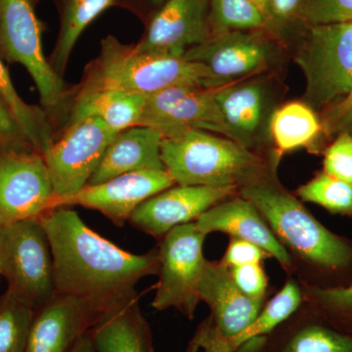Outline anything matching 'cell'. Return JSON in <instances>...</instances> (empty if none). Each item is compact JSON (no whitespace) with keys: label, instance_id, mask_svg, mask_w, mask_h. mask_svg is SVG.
Returning <instances> with one entry per match:
<instances>
[{"label":"cell","instance_id":"cell-1","mask_svg":"<svg viewBox=\"0 0 352 352\" xmlns=\"http://www.w3.org/2000/svg\"><path fill=\"white\" fill-rule=\"evenodd\" d=\"M38 219L52 250L56 293L82 298L105 311L136 293L141 279L159 272L157 247L144 254L124 251L68 207L52 208Z\"/></svg>","mask_w":352,"mask_h":352},{"label":"cell","instance_id":"cell-2","mask_svg":"<svg viewBox=\"0 0 352 352\" xmlns=\"http://www.w3.org/2000/svg\"><path fill=\"white\" fill-rule=\"evenodd\" d=\"M278 166L238 189L258 208L288 252L293 277L307 286H346L352 271V242L326 228L278 179Z\"/></svg>","mask_w":352,"mask_h":352},{"label":"cell","instance_id":"cell-3","mask_svg":"<svg viewBox=\"0 0 352 352\" xmlns=\"http://www.w3.org/2000/svg\"><path fill=\"white\" fill-rule=\"evenodd\" d=\"M161 154L164 170L176 185L238 189L278 166L281 160L261 156L231 139L197 129L164 136Z\"/></svg>","mask_w":352,"mask_h":352},{"label":"cell","instance_id":"cell-4","mask_svg":"<svg viewBox=\"0 0 352 352\" xmlns=\"http://www.w3.org/2000/svg\"><path fill=\"white\" fill-rule=\"evenodd\" d=\"M177 85L219 87L204 65L184 57L141 52L113 36L102 39L100 53L87 68L78 92L120 89L151 95Z\"/></svg>","mask_w":352,"mask_h":352},{"label":"cell","instance_id":"cell-5","mask_svg":"<svg viewBox=\"0 0 352 352\" xmlns=\"http://www.w3.org/2000/svg\"><path fill=\"white\" fill-rule=\"evenodd\" d=\"M0 274L7 289L34 310L56 294L52 250L38 219L0 226Z\"/></svg>","mask_w":352,"mask_h":352},{"label":"cell","instance_id":"cell-6","mask_svg":"<svg viewBox=\"0 0 352 352\" xmlns=\"http://www.w3.org/2000/svg\"><path fill=\"white\" fill-rule=\"evenodd\" d=\"M296 63L307 82V105L320 111L342 100L352 82V22L309 25Z\"/></svg>","mask_w":352,"mask_h":352},{"label":"cell","instance_id":"cell-7","mask_svg":"<svg viewBox=\"0 0 352 352\" xmlns=\"http://www.w3.org/2000/svg\"><path fill=\"white\" fill-rule=\"evenodd\" d=\"M32 0H0V57L22 65L38 90L41 106L51 120L66 103L63 78L44 56L41 25Z\"/></svg>","mask_w":352,"mask_h":352},{"label":"cell","instance_id":"cell-8","mask_svg":"<svg viewBox=\"0 0 352 352\" xmlns=\"http://www.w3.org/2000/svg\"><path fill=\"white\" fill-rule=\"evenodd\" d=\"M207 236L192 222L160 238L159 281L152 302L155 309L175 308L190 320L194 318L201 302L199 285L207 261L203 251Z\"/></svg>","mask_w":352,"mask_h":352},{"label":"cell","instance_id":"cell-9","mask_svg":"<svg viewBox=\"0 0 352 352\" xmlns=\"http://www.w3.org/2000/svg\"><path fill=\"white\" fill-rule=\"evenodd\" d=\"M199 296L210 309L191 342L201 352H217L256 320L265 303L243 295L221 261H206Z\"/></svg>","mask_w":352,"mask_h":352},{"label":"cell","instance_id":"cell-10","mask_svg":"<svg viewBox=\"0 0 352 352\" xmlns=\"http://www.w3.org/2000/svg\"><path fill=\"white\" fill-rule=\"evenodd\" d=\"M116 134L97 118H85L67 124L61 138L43 156L54 198L73 195L87 184Z\"/></svg>","mask_w":352,"mask_h":352},{"label":"cell","instance_id":"cell-11","mask_svg":"<svg viewBox=\"0 0 352 352\" xmlns=\"http://www.w3.org/2000/svg\"><path fill=\"white\" fill-rule=\"evenodd\" d=\"M270 78L252 76L214 88V99L226 124L227 138L245 149L265 157L271 143L270 120L275 112L274 91Z\"/></svg>","mask_w":352,"mask_h":352},{"label":"cell","instance_id":"cell-12","mask_svg":"<svg viewBox=\"0 0 352 352\" xmlns=\"http://www.w3.org/2000/svg\"><path fill=\"white\" fill-rule=\"evenodd\" d=\"M54 197L50 170L41 153L0 152V226L38 219L51 210Z\"/></svg>","mask_w":352,"mask_h":352},{"label":"cell","instance_id":"cell-13","mask_svg":"<svg viewBox=\"0 0 352 352\" xmlns=\"http://www.w3.org/2000/svg\"><path fill=\"white\" fill-rule=\"evenodd\" d=\"M263 32L233 31L210 36L185 52V59L207 67L219 87L261 75L277 56V48Z\"/></svg>","mask_w":352,"mask_h":352},{"label":"cell","instance_id":"cell-14","mask_svg":"<svg viewBox=\"0 0 352 352\" xmlns=\"http://www.w3.org/2000/svg\"><path fill=\"white\" fill-rule=\"evenodd\" d=\"M173 185L175 182L164 170L133 171L98 184H87L73 195L54 198L51 210L80 206L98 210L122 227L143 201Z\"/></svg>","mask_w":352,"mask_h":352},{"label":"cell","instance_id":"cell-15","mask_svg":"<svg viewBox=\"0 0 352 352\" xmlns=\"http://www.w3.org/2000/svg\"><path fill=\"white\" fill-rule=\"evenodd\" d=\"M140 126L156 129L164 136L197 129L227 138L214 88L177 85L148 96Z\"/></svg>","mask_w":352,"mask_h":352},{"label":"cell","instance_id":"cell-16","mask_svg":"<svg viewBox=\"0 0 352 352\" xmlns=\"http://www.w3.org/2000/svg\"><path fill=\"white\" fill-rule=\"evenodd\" d=\"M235 195H238L237 187L175 184L143 201L129 221L159 240L175 227L195 222L210 208Z\"/></svg>","mask_w":352,"mask_h":352},{"label":"cell","instance_id":"cell-17","mask_svg":"<svg viewBox=\"0 0 352 352\" xmlns=\"http://www.w3.org/2000/svg\"><path fill=\"white\" fill-rule=\"evenodd\" d=\"M210 0H166L150 21L136 50L153 54L183 57L187 50L207 41Z\"/></svg>","mask_w":352,"mask_h":352},{"label":"cell","instance_id":"cell-18","mask_svg":"<svg viewBox=\"0 0 352 352\" xmlns=\"http://www.w3.org/2000/svg\"><path fill=\"white\" fill-rule=\"evenodd\" d=\"M103 312L82 298L55 294L34 312L25 352H69Z\"/></svg>","mask_w":352,"mask_h":352},{"label":"cell","instance_id":"cell-19","mask_svg":"<svg viewBox=\"0 0 352 352\" xmlns=\"http://www.w3.org/2000/svg\"><path fill=\"white\" fill-rule=\"evenodd\" d=\"M235 352H352V337L302 302L267 335L250 340Z\"/></svg>","mask_w":352,"mask_h":352},{"label":"cell","instance_id":"cell-20","mask_svg":"<svg viewBox=\"0 0 352 352\" xmlns=\"http://www.w3.org/2000/svg\"><path fill=\"white\" fill-rule=\"evenodd\" d=\"M195 224L206 235L221 232L258 245L271 258L276 259L287 276H293L294 266L288 252L275 237L258 208L239 194L210 208L196 220Z\"/></svg>","mask_w":352,"mask_h":352},{"label":"cell","instance_id":"cell-21","mask_svg":"<svg viewBox=\"0 0 352 352\" xmlns=\"http://www.w3.org/2000/svg\"><path fill=\"white\" fill-rule=\"evenodd\" d=\"M163 138L161 131L150 126H133L118 132L87 184H98L133 171L164 170Z\"/></svg>","mask_w":352,"mask_h":352},{"label":"cell","instance_id":"cell-22","mask_svg":"<svg viewBox=\"0 0 352 352\" xmlns=\"http://www.w3.org/2000/svg\"><path fill=\"white\" fill-rule=\"evenodd\" d=\"M89 333L96 352H154L138 293L106 309Z\"/></svg>","mask_w":352,"mask_h":352},{"label":"cell","instance_id":"cell-23","mask_svg":"<svg viewBox=\"0 0 352 352\" xmlns=\"http://www.w3.org/2000/svg\"><path fill=\"white\" fill-rule=\"evenodd\" d=\"M147 96L120 89L78 92L69 122L97 118L112 131L120 132L140 126Z\"/></svg>","mask_w":352,"mask_h":352},{"label":"cell","instance_id":"cell-24","mask_svg":"<svg viewBox=\"0 0 352 352\" xmlns=\"http://www.w3.org/2000/svg\"><path fill=\"white\" fill-rule=\"evenodd\" d=\"M322 122L305 102H291L277 108L270 120V138L278 156L300 148H310L320 135Z\"/></svg>","mask_w":352,"mask_h":352},{"label":"cell","instance_id":"cell-25","mask_svg":"<svg viewBox=\"0 0 352 352\" xmlns=\"http://www.w3.org/2000/svg\"><path fill=\"white\" fill-rule=\"evenodd\" d=\"M116 0H63L61 25L56 45L48 60L60 78H63L69 56L85 30Z\"/></svg>","mask_w":352,"mask_h":352},{"label":"cell","instance_id":"cell-26","mask_svg":"<svg viewBox=\"0 0 352 352\" xmlns=\"http://www.w3.org/2000/svg\"><path fill=\"white\" fill-rule=\"evenodd\" d=\"M0 97L12 113L32 149L44 156L55 141L52 120L43 107L30 105L21 98L1 60Z\"/></svg>","mask_w":352,"mask_h":352},{"label":"cell","instance_id":"cell-27","mask_svg":"<svg viewBox=\"0 0 352 352\" xmlns=\"http://www.w3.org/2000/svg\"><path fill=\"white\" fill-rule=\"evenodd\" d=\"M302 302V289L298 280L287 276L284 286L267 300L256 320L217 352H235L250 340L267 335L293 314Z\"/></svg>","mask_w":352,"mask_h":352},{"label":"cell","instance_id":"cell-28","mask_svg":"<svg viewBox=\"0 0 352 352\" xmlns=\"http://www.w3.org/2000/svg\"><path fill=\"white\" fill-rule=\"evenodd\" d=\"M300 286L303 302L333 328L352 337V283L331 288Z\"/></svg>","mask_w":352,"mask_h":352},{"label":"cell","instance_id":"cell-29","mask_svg":"<svg viewBox=\"0 0 352 352\" xmlns=\"http://www.w3.org/2000/svg\"><path fill=\"white\" fill-rule=\"evenodd\" d=\"M36 310L7 289L0 296V352H25Z\"/></svg>","mask_w":352,"mask_h":352},{"label":"cell","instance_id":"cell-30","mask_svg":"<svg viewBox=\"0 0 352 352\" xmlns=\"http://www.w3.org/2000/svg\"><path fill=\"white\" fill-rule=\"evenodd\" d=\"M212 36L233 31H267L263 14L252 0H210Z\"/></svg>","mask_w":352,"mask_h":352},{"label":"cell","instance_id":"cell-31","mask_svg":"<svg viewBox=\"0 0 352 352\" xmlns=\"http://www.w3.org/2000/svg\"><path fill=\"white\" fill-rule=\"evenodd\" d=\"M294 194L300 201L320 206L332 214L352 217V185L324 171L300 185Z\"/></svg>","mask_w":352,"mask_h":352},{"label":"cell","instance_id":"cell-32","mask_svg":"<svg viewBox=\"0 0 352 352\" xmlns=\"http://www.w3.org/2000/svg\"><path fill=\"white\" fill-rule=\"evenodd\" d=\"M229 272L234 284L243 295L254 302L266 303L270 300V279L264 270L263 264L231 267Z\"/></svg>","mask_w":352,"mask_h":352},{"label":"cell","instance_id":"cell-33","mask_svg":"<svg viewBox=\"0 0 352 352\" xmlns=\"http://www.w3.org/2000/svg\"><path fill=\"white\" fill-rule=\"evenodd\" d=\"M302 21L308 27L352 22V0H309Z\"/></svg>","mask_w":352,"mask_h":352},{"label":"cell","instance_id":"cell-34","mask_svg":"<svg viewBox=\"0 0 352 352\" xmlns=\"http://www.w3.org/2000/svg\"><path fill=\"white\" fill-rule=\"evenodd\" d=\"M323 171L352 185V138L346 132H339L324 152Z\"/></svg>","mask_w":352,"mask_h":352},{"label":"cell","instance_id":"cell-35","mask_svg":"<svg viewBox=\"0 0 352 352\" xmlns=\"http://www.w3.org/2000/svg\"><path fill=\"white\" fill-rule=\"evenodd\" d=\"M271 256L258 245L238 238L230 237L229 244L223 256L220 259L227 267L250 265V264H263Z\"/></svg>","mask_w":352,"mask_h":352},{"label":"cell","instance_id":"cell-36","mask_svg":"<svg viewBox=\"0 0 352 352\" xmlns=\"http://www.w3.org/2000/svg\"><path fill=\"white\" fill-rule=\"evenodd\" d=\"M308 1L309 0H272L270 31L277 32L296 20L302 21Z\"/></svg>","mask_w":352,"mask_h":352},{"label":"cell","instance_id":"cell-37","mask_svg":"<svg viewBox=\"0 0 352 352\" xmlns=\"http://www.w3.org/2000/svg\"><path fill=\"white\" fill-rule=\"evenodd\" d=\"M0 133L20 143V144L32 148L28 142L24 132L21 129L15 118L13 117L12 113L2 100L1 97H0Z\"/></svg>","mask_w":352,"mask_h":352},{"label":"cell","instance_id":"cell-38","mask_svg":"<svg viewBox=\"0 0 352 352\" xmlns=\"http://www.w3.org/2000/svg\"><path fill=\"white\" fill-rule=\"evenodd\" d=\"M352 109V82L351 88H349V94L342 98V100L336 103L325 113V119H324V124L326 131L330 132L332 127L335 126L338 122L344 115Z\"/></svg>","mask_w":352,"mask_h":352},{"label":"cell","instance_id":"cell-39","mask_svg":"<svg viewBox=\"0 0 352 352\" xmlns=\"http://www.w3.org/2000/svg\"><path fill=\"white\" fill-rule=\"evenodd\" d=\"M335 132L337 133L346 132L352 138V109L336 122L329 133H335Z\"/></svg>","mask_w":352,"mask_h":352},{"label":"cell","instance_id":"cell-40","mask_svg":"<svg viewBox=\"0 0 352 352\" xmlns=\"http://www.w3.org/2000/svg\"><path fill=\"white\" fill-rule=\"evenodd\" d=\"M69 352H96L95 349L94 342L91 340V336L88 332L82 336L78 342H76L75 346Z\"/></svg>","mask_w":352,"mask_h":352},{"label":"cell","instance_id":"cell-41","mask_svg":"<svg viewBox=\"0 0 352 352\" xmlns=\"http://www.w3.org/2000/svg\"><path fill=\"white\" fill-rule=\"evenodd\" d=\"M256 8L263 14L267 24V31H270L271 10H272V0H252Z\"/></svg>","mask_w":352,"mask_h":352},{"label":"cell","instance_id":"cell-42","mask_svg":"<svg viewBox=\"0 0 352 352\" xmlns=\"http://www.w3.org/2000/svg\"><path fill=\"white\" fill-rule=\"evenodd\" d=\"M0 150H34L29 146L20 144L12 139L0 133Z\"/></svg>","mask_w":352,"mask_h":352},{"label":"cell","instance_id":"cell-43","mask_svg":"<svg viewBox=\"0 0 352 352\" xmlns=\"http://www.w3.org/2000/svg\"><path fill=\"white\" fill-rule=\"evenodd\" d=\"M186 352H200L199 351L198 346L196 344H194L193 342H189L188 349H187Z\"/></svg>","mask_w":352,"mask_h":352},{"label":"cell","instance_id":"cell-44","mask_svg":"<svg viewBox=\"0 0 352 352\" xmlns=\"http://www.w3.org/2000/svg\"><path fill=\"white\" fill-rule=\"evenodd\" d=\"M152 1L154 2V3L160 4L163 3V2L166 1V0H152Z\"/></svg>","mask_w":352,"mask_h":352},{"label":"cell","instance_id":"cell-45","mask_svg":"<svg viewBox=\"0 0 352 352\" xmlns=\"http://www.w3.org/2000/svg\"><path fill=\"white\" fill-rule=\"evenodd\" d=\"M3 151V150H0V152Z\"/></svg>","mask_w":352,"mask_h":352},{"label":"cell","instance_id":"cell-46","mask_svg":"<svg viewBox=\"0 0 352 352\" xmlns=\"http://www.w3.org/2000/svg\"><path fill=\"white\" fill-rule=\"evenodd\" d=\"M32 1H34V0H32Z\"/></svg>","mask_w":352,"mask_h":352},{"label":"cell","instance_id":"cell-47","mask_svg":"<svg viewBox=\"0 0 352 352\" xmlns=\"http://www.w3.org/2000/svg\"><path fill=\"white\" fill-rule=\"evenodd\" d=\"M0 275H1V274H0Z\"/></svg>","mask_w":352,"mask_h":352}]
</instances>
